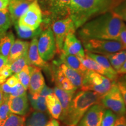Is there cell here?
I'll list each match as a JSON object with an SVG mask.
<instances>
[{
  "label": "cell",
  "instance_id": "obj_10",
  "mask_svg": "<svg viewBox=\"0 0 126 126\" xmlns=\"http://www.w3.org/2000/svg\"><path fill=\"white\" fill-rule=\"evenodd\" d=\"M42 15L37 0H35L31 2L26 12L19 18L18 24L23 29L34 31L40 26L43 20Z\"/></svg>",
  "mask_w": 126,
  "mask_h": 126
},
{
  "label": "cell",
  "instance_id": "obj_49",
  "mask_svg": "<svg viewBox=\"0 0 126 126\" xmlns=\"http://www.w3.org/2000/svg\"><path fill=\"white\" fill-rule=\"evenodd\" d=\"M26 1H29V2H33V1H35V0H26Z\"/></svg>",
  "mask_w": 126,
  "mask_h": 126
},
{
  "label": "cell",
  "instance_id": "obj_17",
  "mask_svg": "<svg viewBox=\"0 0 126 126\" xmlns=\"http://www.w3.org/2000/svg\"><path fill=\"white\" fill-rule=\"evenodd\" d=\"M85 54L96 61L99 65L105 69L107 73V78L110 79L111 81H117L119 79V75L117 74V72L111 65L109 61L106 56L86 51H85Z\"/></svg>",
  "mask_w": 126,
  "mask_h": 126
},
{
  "label": "cell",
  "instance_id": "obj_2",
  "mask_svg": "<svg viewBox=\"0 0 126 126\" xmlns=\"http://www.w3.org/2000/svg\"><path fill=\"white\" fill-rule=\"evenodd\" d=\"M125 0H71L70 17L75 29L94 17L113 11Z\"/></svg>",
  "mask_w": 126,
  "mask_h": 126
},
{
  "label": "cell",
  "instance_id": "obj_45",
  "mask_svg": "<svg viewBox=\"0 0 126 126\" xmlns=\"http://www.w3.org/2000/svg\"><path fill=\"white\" fill-rule=\"evenodd\" d=\"M7 64V58L0 55V71L6 64Z\"/></svg>",
  "mask_w": 126,
  "mask_h": 126
},
{
  "label": "cell",
  "instance_id": "obj_31",
  "mask_svg": "<svg viewBox=\"0 0 126 126\" xmlns=\"http://www.w3.org/2000/svg\"><path fill=\"white\" fill-rule=\"evenodd\" d=\"M12 21L7 8L0 10V34L5 32L11 26Z\"/></svg>",
  "mask_w": 126,
  "mask_h": 126
},
{
  "label": "cell",
  "instance_id": "obj_12",
  "mask_svg": "<svg viewBox=\"0 0 126 126\" xmlns=\"http://www.w3.org/2000/svg\"><path fill=\"white\" fill-rule=\"evenodd\" d=\"M8 106L11 113L19 116H28L30 111L27 94L16 97H9Z\"/></svg>",
  "mask_w": 126,
  "mask_h": 126
},
{
  "label": "cell",
  "instance_id": "obj_26",
  "mask_svg": "<svg viewBox=\"0 0 126 126\" xmlns=\"http://www.w3.org/2000/svg\"><path fill=\"white\" fill-rule=\"evenodd\" d=\"M105 56L108 58L111 65L117 72L126 60V49Z\"/></svg>",
  "mask_w": 126,
  "mask_h": 126
},
{
  "label": "cell",
  "instance_id": "obj_43",
  "mask_svg": "<svg viewBox=\"0 0 126 126\" xmlns=\"http://www.w3.org/2000/svg\"><path fill=\"white\" fill-rule=\"evenodd\" d=\"M119 41L122 43L126 48V26L123 28L120 34Z\"/></svg>",
  "mask_w": 126,
  "mask_h": 126
},
{
  "label": "cell",
  "instance_id": "obj_6",
  "mask_svg": "<svg viewBox=\"0 0 126 126\" xmlns=\"http://www.w3.org/2000/svg\"><path fill=\"white\" fill-rule=\"evenodd\" d=\"M82 42L86 51L104 56L126 49L119 40L92 39L82 40Z\"/></svg>",
  "mask_w": 126,
  "mask_h": 126
},
{
  "label": "cell",
  "instance_id": "obj_19",
  "mask_svg": "<svg viewBox=\"0 0 126 126\" xmlns=\"http://www.w3.org/2000/svg\"><path fill=\"white\" fill-rule=\"evenodd\" d=\"M55 65H56V67L53 68L52 77H53V81L56 84V86L66 91L77 92L78 88L74 86L71 83V82L63 74L62 72L60 70L57 61Z\"/></svg>",
  "mask_w": 126,
  "mask_h": 126
},
{
  "label": "cell",
  "instance_id": "obj_23",
  "mask_svg": "<svg viewBox=\"0 0 126 126\" xmlns=\"http://www.w3.org/2000/svg\"><path fill=\"white\" fill-rule=\"evenodd\" d=\"M47 110L53 119L59 120L62 113V107L58 97L54 93L46 97Z\"/></svg>",
  "mask_w": 126,
  "mask_h": 126
},
{
  "label": "cell",
  "instance_id": "obj_34",
  "mask_svg": "<svg viewBox=\"0 0 126 126\" xmlns=\"http://www.w3.org/2000/svg\"><path fill=\"white\" fill-rule=\"evenodd\" d=\"M117 115L108 109L104 113L100 126H114Z\"/></svg>",
  "mask_w": 126,
  "mask_h": 126
},
{
  "label": "cell",
  "instance_id": "obj_20",
  "mask_svg": "<svg viewBox=\"0 0 126 126\" xmlns=\"http://www.w3.org/2000/svg\"><path fill=\"white\" fill-rule=\"evenodd\" d=\"M60 70L63 74L71 82V83L77 88H81L83 81V75L81 72L71 68L65 64L57 61Z\"/></svg>",
  "mask_w": 126,
  "mask_h": 126
},
{
  "label": "cell",
  "instance_id": "obj_22",
  "mask_svg": "<svg viewBox=\"0 0 126 126\" xmlns=\"http://www.w3.org/2000/svg\"><path fill=\"white\" fill-rule=\"evenodd\" d=\"M59 61L60 63L65 64L71 68L81 72L82 74L88 70L77 56L67 54L62 51L59 54Z\"/></svg>",
  "mask_w": 126,
  "mask_h": 126
},
{
  "label": "cell",
  "instance_id": "obj_9",
  "mask_svg": "<svg viewBox=\"0 0 126 126\" xmlns=\"http://www.w3.org/2000/svg\"><path fill=\"white\" fill-rule=\"evenodd\" d=\"M50 26L54 33L57 53L60 54L63 51V45L67 36L71 33H75L76 29L70 17L52 22Z\"/></svg>",
  "mask_w": 126,
  "mask_h": 126
},
{
  "label": "cell",
  "instance_id": "obj_47",
  "mask_svg": "<svg viewBox=\"0 0 126 126\" xmlns=\"http://www.w3.org/2000/svg\"><path fill=\"white\" fill-rule=\"evenodd\" d=\"M117 74L119 75H123L126 74V60L124 64H123L121 68L117 71Z\"/></svg>",
  "mask_w": 126,
  "mask_h": 126
},
{
  "label": "cell",
  "instance_id": "obj_14",
  "mask_svg": "<svg viewBox=\"0 0 126 126\" xmlns=\"http://www.w3.org/2000/svg\"><path fill=\"white\" fill-rule=\"evenodd\" d=\"M31 79L29 86V93L31 94H38L45 86V78L41 68L31 65Z\"/></svg>",
  "mask_w": 126,
  "mask_h": 126
},
{
  "label": "cell",
  "instance_id": "obj_21",
  "mask_svg": "<svg viewBox=\"0 0 126 126\" xmlns=\"http://www.w3.org/2000/svg\"><path fill=\"white\" fill-rule=\"evenodd\" d=\"M29 44L28 42L23 41L19 39H16L15 40L10 50L9 56L8 57L7 64L10 65L16 59L27 52Z\"/></svg>",
  "mask_w": 126,
  "mask_h": 126
},
{
  "label": "cell",
  "instance_id": "obj_46",
  "mask_svg": "<svg viewBox=\"0 0 126 126\" xmlns=\"http://www.w3.org/2000/svg\"><path fill=\"white\" fill-rule=\"evenodd\" d=\"M9 0H0V10L6 9L9 5Z\"/></svg>",
  "mask_w": 126,
  "mask_h": 126
},
{
  "label": "cell",
  "instance_id": "obj_3",
  "mask_svg": "<svg viewBox=\"0 0 126 126\" xmlns=\"http://www.w3.org/2000/svg\"><path fill=\"white\" fill-rule=\"evenodd\" d=\"M101 96L93 91L79 90L75 92L63 123L68 126H76L90 107L100 103Z\"/></svg>",
  "mask_w": 126,
  "mask_h": 126
},
{
  "label": "cell",
  "instance_id": "obj_29",
  "mask_svg": "<svg viewBox=\"0 0 126 126\" xmlns=\"http://www.w3.org/2000/svg\"><path fill=\"white\" fill-rule=\"evenodd\" d=\"M14 25H15V28L18 37L21 39H34L36 37L37 38L43 31V27L41 25L37 29L34 31H32V30H25L22 29L18 25V22L14 23Z\"/></svg>",
  "mask_w": 126,
  "mask_h": 126
},
{
  "label": "cell",
  "instance_id": "obj_15",
  "mask_svg": "<svg viewBox=\"0 0 126 126\" xmlns=\"http://www.w3.org/2000/svg\"><path fill=\"white\" fill-rule=\"evenodd\" d=\"M37 38L32 39L28 50V58L29 65L35 66L40 68H48V64L43 60L39 54L37 48Z\"/></svg>",
  "mask_w": 126,
  "mask_h": 126
},
{
  "label": "cell",
  "instance_id": "obj_35",
  "mask_svg": "<svg viewBox=\"0 0 126 126\" xmlns=\"http://www.w3.org/2000/svg\"><path fill=\"white\" fill-rule=\"evenodd\" d=\"M11 113L8 106V100H4L0 105V126H3Z\"/></svg>",
  "mask_w": 126,
  "mask_h": 126
},
{
  "label": "cell",
  "instance_id": "obj_50",
  "mask_svg": "<svg viewBox=\"0 0 126 126\" xmlns=\"http://www.w3.org/2000/svg\"><path fill=\"white\" fill-rule=\"evenodd\" d=\"M124 79H125L126 80V74L125 75V76H124Z\"/></svg>",
  "mask_w": 126,
  "mask_h": 126
},
{
  "label": "cell",
  "instance_id": "obj_28",
  "mask_svg": "<svg viewBox=\"0 0 126 126\" xmlns=\"http://www.w3.org/2000/svg\"><path fill=\"white\" fill-rule=\"evenodd\" d=\"M29 99L31 106L35 111L46 112L47 108L46 104V97L40 94H28Z\"/></svg>",
  "mask_w": 126,
  "mask_h": 126
},
{
  "label": "cell",
  "instance_id": "obj_42",
  "mask_svg": "<svg viewBox=\"0 0 126 126\" xmlns=\"http://www.w3.org/2000/svg\"><path fill=\"white\" fill-rule=\"evenodd\" d=\"M53 93H54L53 89L48 87V86H47L45 85V86H44V88H43V89L41 91V92L39 93V94H40V95L46 97L47 96L53 94Z\"/></svg>",
  "mask_w": 126,
  "mask_h": 126
},
{
  "label": "cell",
  "instance_id": "obj_27",
  "mask_svg": "<svg viewBox=\"0 0 126 126\" xmlns=\"http://www.w3.org/2000/svg\"><path fill=\"white\" fill-rule=\"evenodd\" d=\"M81 61L82 64L88 70L92 71L97 72L102 75L107 77V73L105 69L102 67L96 61L91 58L90 57L87 56L85 54L82 57L78 58Z\"/></svg>",
  "mask_w": 126,
  "mask_h": 126
},
{
  "label": "cell",
  "instance_id": "obj_4",
  "mask_svg": "<svg viewBox=\"0 0 126 126\" xmlns=\"http://www.w3.org/2000/svg\"><path fill=\"white\" fill-rule=\"evenodd\" d=\"M45 19L42 23L50 26L52 22L70 17L71 0H37Z\"/></svg>",
  "mask_w": 126,
  "mask_h": 126
},
{
  "label": "cell",
  "instance_id": "obj_44",
  "mask_svg": "<svg viewBox=\"0 0 126 126\" xmlns=\"http://www.w3.org/2000/svg\"><path fill=\"white\" fill-rule=\"evenodd\" d=\"M60 126V123L58 120L54 119H51L48 120L46 126Z\"/></svg>",
  "mask_w": 126,
  "mask_h": 126
},
{
  "label": "cell",
  "instance_id": "obj_33",
  "mask_svg": "<svg viewBox=\"0 0 126 126\" xmlns=\"http://www.w3.org/2000/svg\"><path fill=\"white\" fill-rule=\"evenodd\" d=\"M26 117L11 113L2 126H25Z\"/></svg>",
  "mask_w": 126,
  "mask_h": 126
},
{
  "label": "cell",
  "instance_id": "obj_16",
  "mask_svg": "<svg viewBox=\"0 0 126 126\" xmlns=\"http://www.w3.org/2000/svg\"><path fill=\"white\" fill-rule=\"evenodd\" d=\"M31 2L26 0H9L8 10L12 23L18 22L20 17L26 12Z\"/></svg>",
  "mask_w": 126,
  "mask_h": 126
},
{
  "label": "cell",
  "instance_id": "obj_38",
  "mask_svg": "<svg viewBox=\"0 0 126 126\" xmlns=\"http://www.w3.org/2000/svg\"><path fill=\"white\" fill-rule=\"evenodd\" d=\"M113 11L119 15L123 21L126 22V0L115 8Z\"/></svg>",
  "mask_w": 126,
  "mask_h": 126
},
{
  "label": "cell",
  "instance_id": "obj_30",
  "mask_svg": "<svg viewBox=\"0 0 126 126\" xmlns=\"http://www.w3.org/2000/svg\"><path fill=\"white\" fill-rule=\"evenodd\" d=\"M26 65H29L28 58V51L25 53L17 59H16L9 65L11 71L12 75H15L19 73Z\"/></svg>",
  "mask_w": 126,
  "mask_h": 126
},
{
  "label": "cell",
  "instance_id": "obj_8",
  "mask_svg": "<svg viewBox=\"0 0 126 126\" xmlns=\"http://www.w3.org/2000/svg\"><path fill=\"white\" fill-rule=\"evenodd\" d=\"M37 40V48L39 54L45 61L51 60L57 53L56 40L54 33L50 26H44Z\"/></svg>",
  "mask_w": 126,
  "mask_h": 126
},
{
  "label": "cell",
  "instance_id": "obj_37",
  "mask_svg": "<svg viewBox=\"0 0 126 126\" xmlns=\"http://www.w3.org/2000/svg\"><path fill=\"white\" fill-rule=\"evenodd\" d=\"M12 75L9 64H6L0 71V85L4 83L7 78Z\"/></svg>",
  "mask_w": 126,
  "mask_h": 126
},
{
  "label": "cell",
  "instance_id": "obj_7",
  "mask_svg": "<svg viewBox=\"0 0 126 126\" xmlns=\"http://www.w3.org/2000/svg\"><path fill=\"white\" fill-rule=\"evenodd\" d=\"M100 103L106 109L116 113L117 116L126 114V106L116 81L113 82L109 91L102 96Z\"/></svg>",
  "mask_w": 126,
  "mask_h": 126
},
{
  "label": "cell",
  "instance_id": "obj_24",
  "mask_svg": "<svg viewBox=\"0 0 126 126\" xmlns=\"http://www.w3.org/2000/svg\"><path fill=\"white\" fill-rule=\"evenodd\" d=\"M25 121V126H46L49 120V117L46 112L32 111L28 115Z\"/></svg>",
  "mask_w": 126,
  "mask_h": 126
},
{
  "label": "cell",
  "instance_id": "obj_40",
  "mask_svg": "<svg viewBox=\"0 0 126 126\" xmlns=\"http://www.w3.org/2000/svg\"><path fill=\"white\" fill-rule=\"evenodd\" d=\"M19 82L18 81V78L16 77L15 75H11L9 78L7 79V81H6V83L10 87H14L15 85H16Z\"/></svg>",
  "mask_w": 126,
  "mask_h": 126
},
{
  "label": "cell",
  "instance_id": "obj_36",
  "mask_svg": "<svg viewBox=\"0 0 126 126\" xmlns=\"http://www.w3.org/2000/svg\"><path fill=\"white\" fill-rule=\"evenodd\" d=\"M26 94V90L25 88L22 85L20 82H19L16 85L11 88V94L9 97H16L22 96Z\"/></svg>",
  "mask_w": 126,
  "mask_h": 126
},
{
  "label": "cell",
  "instance_id": "obj_39",
  "mask_svg": "<svg viewBox=\"0 0 126 126\" xmlns=\"http://www.w3.org/2000/svg\"><path fill=\"white\" fill-rule=\"evenodd\" d=\"M117 86L123 98L124 103L126 106V80L124 78H121L116 81Z\"/></svg>",
  "mask_w": 126,
  "mask_h": 126
},
{
  "label": "cell",
  "instance_id": "obj_13",
  "mask_svg": "<svg viewBox=\"0 0 126 126\" xmlns=\"http://www.w3.org/2000/svg\"><path fill=\"white\" fill-rule=\"evenodd\" d=\"M62 51L77 56L78 58L82 57L85 55L81 42L76 37L74 33H71L67 36L64 40Z\"/></svg>",
  "mask_w": 126,
  "mask_h": 126
},
{
  "label": "cell",
  "instance_id": "obj_32",
  "mask_svg": "<svg viewBox=\"0 0 126 126\" xmlns=\"http://www.w3.org/2000/svg\"><path fill=\"white\" fill-rule=\"evenodd\" d=\"M31 65H25L19 73L15 74L18 81L26 90L29 88L30 79H31Z\"/></svg>",
  "mask_w": 126,
  "mask_h": 126
},
{
  "label": "cell",
  "instance_id": "obj_51",
  "mask_svg": "<svg viewBox=\"0 0 126 126\" xmlns=\"http://www.w3.org/2000/svg\"><path fill=\"white\" fill-rule=\"evenodd\" d=\"M66 126V125H65V124H64V126Z\"/></svg>",
  "mask_w": 126,
  "mask_h": 126
},
{
  "label": "cell",
  "instance_id": "obj_41",
  "mask_svg": "<svg viewBox=\"0 0 126 126\" xmlns=\"http://www.w3.org/2000/svg\"><path fill=\"white\" fill-rule=\"evenodd\" d=\"M114 126H126V114L117 116Z\"/></svg>",
  "mask_w": 126,
  "mask_h": 126
},
{
  "label": "cell",
  "instance_id": "obj_25",
  "mask_svg": "<svg viewBox=\"0 0 126 126\" xmlns=\"http://www.w3.org/2000/svg\"><path fill=\"white\" fill-rule=\"evenodd\" d=\"M15 42V37L11 31L0 34V55L7 58Z\"/></svg>",
  "mask_w": 126,
  "mask_h": 126
},
{
  "label": "cell",
  "instance_id": "obj_1",
  "mask_svg": "<svg viewBox=\"0 0 126 126\" xmlns=\"http://www.w3.org/2000/svg\"><path fill=\"white\" fill-rule=\"evenodd\" d=\"M125 26L120 16L111 11L86 22L79 30L78 34L81 41L92 39L119 40Z\"/></svg>",
  "mask_w": 126,
  "mask_h": 126
},
{
  "label": "cell",
  "instance_id": "obj_48",
  "mask_svg": "<svg viewBox=\"0 0 126 126\" xmlns=\"http://www.w3.org/2000/svg\"><path fill=\"white\" fill-rule=\"evenodd\" d=\"M4 101V95H3L2 92L1 91V88H0V105L2 103V102Z\"/></svg>",
  "mask_w": 126,
  "mask_h": 126
},
{
  "label": "cell",
  "instance_id": "obj_5",
  "mask_svg": "<svg viewBox=\"0 0 126 126\" xmlns=\"http://www.w3.org/2000/svg\"><path fill=\"white\" fill-rule=\"evenodd\" d=\"M97 72L87 70L83 75V81L81 90L93 91L100 96L108 92L113 82Z\"/></svg>",
  "mask_w": 126,
  "mask_h": 126
},
{
  "label": "cell",
  "instance_id": "obj_18",
  "mask_svg": "<svg viewBox=\"0 0 126 126\" xmlns=\"http://www.w3.org/2000/svg\"><path fill=\"white\" fill-rule=\"evenodd\" d=\"M53 91H54V94H56V96L60 100L61 107H62V113L59 119L62 122L67 114L72 97L76 92L66 91L57 86H55Z\"/></svg>",
  "mask_w": 126,
  "mask_h": 126
},
{
  "label": "cell",
  "instance_id": "obj_11",
  "mask_svg": "<svg viewBox=\"0 0 126 126\" xmlns=\"http://www.w3.org/2000/svg\"><path fill=\"white\" fill-rule=\"evenodd\" d=\"M106 108L100 103L89 108L76 126H100Z\"/></svg>",
  "mask_w": 126,
  "mask_h": 126
}]
</instances>
